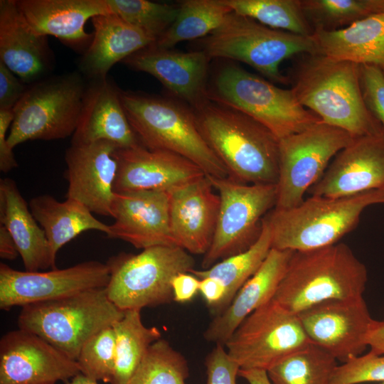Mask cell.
<instances>
[{"label":"cell","instance_id":"1","mask_svg":"<svg viewBox=\"0 0 384 384\" xmlns=\"http://www.w3.org/2000/svg\"><path fill=\"white\" fill-rule=\"evenodd\" d=\"M300 55L287 75L300 105L353 138L384 136L383 126L364 102L359 65L321 53Z\"/></svg>","mask_w":384,"mask_h":384},{"label":"cell","instance_id":"46","mask_svg":"<svg viewBox=\"0 0 384 384\" xmlns=\"http://www.w3.org/2000/svg\"><path fill=\"white\" fill-rule=\"evenodd\" d=\"M200 279L190 272L176 274L171 282L173 300L178 303L191 302L199 291Z\"/></svg>","mask_w":384,"mask_h":384},{"label":"cell","instance_id":"40","mask_svg":"<svg viewBox=\"0 0 384 384\" xmlns=\"http://www.w3.org/2000/svg\"><path fill=\"white\" fill-rule=\"evenodd\" d=\"M384 382V354L371 351L357 356L336 368L329 384H357Z\"/></svg>","mask_w":384,"mask_h":384},{"label":"cell","instance_id":"17","mask_svg":"<svg viewBox=\"0 0 384 384\" xmlns=\"http://www.w3.org/2000/svg\"><path fill=\"white\" fill-rule=\"evenodd\" d=\"M111 142H71L65 151L66 198L75 200L92 213L111 216L118 164Z\"/></svg>","mask_w":384,"mask_h":384},{"label":"cell","instance_id":"35","mask_svg":"<svg viewBox=\"0 0 384 384\" xmlns=\"http://www.w3.org/2000/svg\"><path fill=\"white\" fill-rule=\"evenodd\" d=\"M230 9L273 29L311 37L301 0H223Z\"/></svg>","mask_w":384,"mask_h":384},{"label":"cell","instance_id":"45","mask_svg":"<svg viewBox=\"0 0 384 384\" xmlns=\"http://www.w3.org/2000/svg\"><path fill=\"white\" fill-rule=\"evenodd\" d=\"M198 292L215 316L223 311L225 289L219 280L213 277L200 279Z\"/></svg>","mask_w":384,"mask_h":384},{"label":"cell","instance_id":"39","mask_svg":"<svg viewBox=\"0 0 384 384\" xmlns=\"http://www.w3.org/2000/svg\"><path fill=\"white\" fill-rule=\"evenodd\" d=\"M116 338L112 326L100 331L82 347L77 362L80 373L110 383L115 366Z\"/></svg>","mask_w":384,"mask_h":384},{"label":"cell","instance_id":"6","mask_svg":"<svg viewBox=\"0 0 384 384\" xmlns=\"http://www.w3.org/2000/svg\"><path fill=\"white\" fill-rule=\"evenodd\" d=\"M198 50L213 58L245 63L272 82L289 85L281 63L296 55L319 53L314 38L269 28L230 12L213 31L198 41Z\"/></svg>","mask_w":384,"mask_h":384},{"label":"cell","instance_id":"43","mask_svg":"<svg viewBox=\"0 0 384 384\" xmlns=\"http://www.w3.org/2000/svg\"><path fill=\"white\" fill-rule=\"evenodd\" d=\"M27 87L0 61V110H13Z\"/></svg>","mask_w":384,"mask_h":384},{"label":"cell","instance_id":"3","mask_svg":"<svg viewBox=\"0 0 384 384\" xmlns=\"http://www.w3.org/2000/svg\"><path fill=\"white\" fill-rule=\"evenodd\" d=\"M367 280L365 265L344 243L294 251L272 300L297 314L327 300L363 297Z\"/></svg>","mask_w":384,"mask_h":384},{"label":"cell","instance_id":"44","mask_svg":"<svg viewBox=\"0 0 384 384\" xmlns=\"http://www.w3.org/2000/svg\"><path fill=\"white\" fill-rule=\"evenodd\" d=\"M13 119V110H0V170L4 173L18 166L13 149L7 142V132Z\"/></svg>","mask_w":384,"mask_h":384},{"label":"cell","instance_id":"28","mask_svg":"<svg viewBox=\"0 0 384 384\" xmlns=\"http://www.w3.org/2000/svg\"><path fill=\"white\" fill-rule=\"evenodd\" d=\"M92 39L80 60L81 72L92 79L107 77L117 63L155 41L143 31L111 13L91 18Z\"/></svg>","mask_w":384,"mask_h":384},{"label":"cell","instance_id":"25","mask_svg":"<svg viewBox=\"0 0 384 384\" xmlns=\"http://www.w3.org/2000/svg\"><path fill=\"white\" fill-rule=\"evenodd\" d=\"M293 252L270 250L259 269L242 285L229 306L208 324L203 333L207 341L225 346L247 316L273 299Z\"/></svg>","mask_w":384,"mask_h":384},{"label":"cell","instance_id":"34","mask_svg":"<svg viewBox=\"0 0 384 384\" xmlns=\"http://www.w3.org/2000/svg\"><path fill=\"white\" fill-rule=\"evenodd\" d=\"M337 360L316 344L294 352L267 370L272 384H329Z\"/></svg>","mask_w":384,"mask_h":384},{"label":"cell","instance_id":"23","mask_svg":"<svg viewBox=\"0 0 384 384\" xmlns=\"http://www.w3.org/2000/svg\"><path fill=\"white\" fill-rule=\"evenodd\" d=\"M102 140L112 142L119 149L140 144L123 108L120 90L107 77L92 79L87 85L71 142Z\"/></svg>","mask_w":384,"mask_h":384},{"label":"cell","instance_id":"29","mask_svg":"<svg viewBox=\"0 0 384 384\" xmlns=\"http://www.w3.org/2000/svg\"><path fill=\"white\" fill-rule=\"evenodd\" d=\"M312 38L319 53L375 67L384 77V13L372 15L343 29L316 31Z\"/></svg>","mask_w":384,"mask_h":384},{"label":"cell","instance_id":"47","mask_svg":"<svg viewBox=\"0 0 384 384\" xmlns=\"http://www.w3.org/2000/svg\"><path fill=\"white\" fill-rule=\"evenodd\" d=\"M19 255L16 244L7 229L0 225V257L14 260Z\"/></svg>","mask_w":384,"mask_h":384},{"label":"cell","instance_id":"22","mask_svg":"<svg viewBox=\"0 0 384 384\" xmlns=\"http://www.w3.org/2000/svg\"><path fill=\"white\" fill-rule=\"evenodd\" d=\"M213 189L205 175L169 192L173 238L191 255H204L211 245L220 206Z\"/></svg>","mask_w":384,"mask_h":384},{"label":"cell","instance_id":"2","mask_svg":"<svg viewBox=\"0 0 384 384\" xmlns=\"http://www.w3.org/2000/svg\"><path fill=\"white\" fill-rule=\"evenodd\" d=\"M193 110L202 136L228 177L247 184H277L279 140L267 128L211 100Z\"/></svg>","mask_w":384,"mask_h":384},{"label":"cell","instance_id":"49","mask_svg":"<svg viewBox=\"0 0 384 384\" xmlns=\"http://www.w3.org/2000/svg\"><path fill=\"white\" fill-rule=\"evenodd\" d=\"M66 384H98L97 381L92 380L82 373H79L70 380L66 381Z\"/></svg>","mask_w":384,"mask_h":384},{"label":"cell","instance_id":"5","mask_svg":"<svg viewBox=\"0 0 384 384\" xmlns=\"http://www.w3.org/2000/svg\"><path fill=\"white\" fill-rule=\"evenodd\" d=\"M384 204V189L343 197L311 196L297 206L266 216L272 248L307 251L335 245L358 225L362 212Z\"/></svg>","mask_w":384,"mask_h":384},{"label":"cell","instance_id":"33","mask_svg":"<svg viewBox=\"0 0 384 384\" xmlns=\"http://www.w3.org/2000/svg\"><path fill=\"white\" fill-rule=\"evenodd\" d=\"M167 31L154 43L171 49L183 41L203 38L216 29L232 11L223 0H184Z\"/></svg>","mask_w":384,"mask_h":384},{"label":"cell","instance_id":"50","mask_svg":"<svg viewBox=\"0 0 384 384\" xmlns=\"http://www.w3.org/2000/svg\"><path fill=\"white\" fill-rule=\"evenodd\" d=\"M380 384H384V382H383V383H380Z\"/></svg>","mask_w":384,"mask_h":384},{"label":"cell","instance_id":"11","mask_svg":"<svg viewBox=\"0 0 384 384\" xmlns=\"http://www.w3.org/2000/svg\"><path fill=\"white\" fill-rule=\"evenodd\" d=\"M208 177L218 191L220 206L214 236L203 257V270L252 245L261 233L264 215L274 208L277 201L276 184Z\"/></svg>","mask_w":384,"mask_h":384},{"label":"cell","instance_id":"41","mask_svg":"<svg viewBox=\"0 0 384 384\" xmlns=\"http://www.w3.org/2000/svg\"><path fill=\"white\" fill-rule=\"evenodd\" d=\"M360 83L362 96L369 112L384 129V77L378 69L360 65Z\"/></svg>","mask_w":384,"mask_h":384},{"label":"cell","instance_id":"12","mask_svg":"<svg viewBox=\"0 0 384 384\" xmlns=\"http://www.w3.org/2000/svg\"><path fill=\"white\" fill-rule=\"evenodd\" d=\"M353 137L322 122L279 140L276 210L297 206L322 176L329 161Z\"/></svg>","mask_w":384,"mask_h":384},{"label":"cell","instance_id":"24","mask_svg":"<svg viewBox=\"0 0 384 384\" xmlns=\"http://www.w3.org/2000/svg\"><path fill=\"white\" fill-rule=\"evenodd\" d=\"M0 61L29 85L42 80L51 68L47 37L30 27L16 0L0 1Z\"/></svg>","mask_w":384,"mask_h":384},{"label":"cell","instance_id":"16","mask_svg":"<svg viewBox=\"0 0 384 384\" xmlns=\"http://www.w3.org/2000/svg\"><path fill=\"white\" fill-rule=\"evenodd\" d=\"M79 373L77 361L32 332L18 329L0 340V384H55Z\"/></svg>","mask_w":384,"mask_h":384},{"label":"cell","instance_id":"8","mask_svg":"<svg viewBox=\"0 0 384 384\" xmlns=\"http://www.w3.org/2000/svg\"><path fill=\"white\" fill-rule=\"evenodd\" d=\"M124 314L110 300L105 287L97 288L24 306L18 325L76 361L89 338L113 326Z\"/></svg>","mask_w":384,"mask_h":384},{"label":"cell","instance_id":"7","mask_svg":"<svg viewBox=\"0 0 384 384\" xmlns=\"http://www.w3.org/2000/svg\"><path fill=\"white\" fill-rule=\"evenodd\" d=\"M209 100L235 109L267 128L278 140L321 122L282 89L233 63L222 65L208 85Z\"/></svg>","mask_w":384,"mask_h":384},{"label":"cell","instance_id":"20","mask_svg":"<svg viewBox=\"0 0 384 384\" xmlns=\"http://www.w3.org/2000/svg\"><path fill=\"white\" fill-rule=\"evenodd\" d=\"M384 189V136L353 138L308 193L343 197Z\"/></svg>","mask_w":384,"mask_h":384},{"label":"cell","instance_id":"42","mask_svg":"<svg viewBox=\"0 0 384 384\" xmlns=\"http://www.w3.org/2000/svg\"><path fill=\"white\" fill-rule=\"evenodd\" d=\"M206 384H236L239 365L228 353L225 346L215 344L206 358Z\"/></svg>","mask_w":384,"mask_h":384},{"label":"cell","instance_id":"48","mask_svg":"<svg viewBox=\"0 0 384 384\" xmlns=\"http://www.w3.org/2000/svg\"><path fill=\"white\" fill-rule=\"evenodd\" d=\"M238 375L244 378L248 384H272L267 371L264 370L240 368Z\"/></svg>","mask_w":384,"mask_h":384},{"label":"cell","instance_id":"32","mask_svg":"<svg viewBox=\"0 0 384 384\" xmlns=\"http://www.w3.org/2000/svg\"><path fill=\"white\" fill-rule=\"evenodd\" d=\"M271 249V232L265 216L258 239L247 250L226 257L208 269H193L190 273L198 279L213 277L221 282L225 289V310L242 285L259 269Z\"/></svg>","mask_w":384,"mask_h":384},{"label":"cell","instance_id":"18","mask_svg":"<svg viewBox=\"0 0 384 384\" xmlns=\"http://www.w3.org/2000/svg\"><path fill=\"white\" fill-rule=\"evenodd\" d=\"M209 57L202 50L178 52L154 43L122 62L156 78L174 97L196 109L207 102Z\"/></svg>","mask_w":384,"mask_h":384},{"label":"cell","instance_id":"38","mask_svg":"<svg viewBox=\"0 0 384 384\" xmlns=\"http://www.w3.org/2000/svg\"><path fill=\"white\" fill-rule=\"evenodd\" d=\"M113 14L143 31L155 42L175 21L178 4L147 0H107Z\"/></svg>","mask_w":384,"mask_h":384},{"label":"cell","instance_id":"30","mask_svg":"<svg viewBox=\"0 0 384 384\" xmlns=\"http://www.w3.org/2000/svg\"><path fill=\"white\" fill-rule=\"evenodd\" d=\"M33 217L45 233L53 258L59 250L80 233L88 230L110 235V225L97 219L81 203L66 198L58 201L48 194L32 198L28 203Z\"/></svg>","mask_w":384,"mask_h":384},{"label":"cell","instance_id":"14","mask_svg":"<svg viewBox=\"0 0 384 384\" xmlns=\"http://www.w3.org/2000/svg\"><path fill=\"white\" fill-rule=\"evenodd\" d=\"M109 280L107 265L94 260L47 272L19 271L1 262L0 308L9 310L105 288Z\"/></svg>","mask_w":384,"mask_h":384},{"label":"cell","instance_id":"19","mask_svg":"<svg viewBox=\"0 0 384 384\" xmlns=\"http://www.w3.org/2000/svg\"><path fill=\"white\" fill-rule=\"evenodd\" d=\"M111 216L114 221L109 225L108 238L122 240L142 250L176 246L171 230L167 191L114 193Z\"/></svg>","mask_w":384,"mask_h":384},{"label":"cell","instance_id":"13","mask_svg":"<svg viewBox=\"0 0 384 384\" xmlns=\"http://www.w3.org/2000/svg\"><path fill=\"white\" fill-rule=\"evenodd\" d=\"M310 343L297 315L272 299L240 323L225 348L241 369L267 371Z\"/></svg>","mask_w":384,"mask_h":384},{"label":"cell","instance_id":"26","mask_svg":"<svg viewBox=\"0 0 384 384\" xmlns=\"http://www.w3.org/2000/svg\"><path fill=\"white\" fill-rule=\"evenodd\" d=\"M16 4L36 33L75 47L91 42L92 35L85 30L89 18L112 13L107 0H16Z\"/></svg>","mask_w":384,"mask_h":384},{"label":"cell","instance_id":"36","mask_svg":"<svg viewBox=\"0 0 384 384\" xmlns=\"http://www.w3.org/2000/svg\"><path fill=\"white\" fill-rule=\"evenodd\" d=\"M301 4L314 31L343 29L384 13V0H301Z\"/></svg>","mask_w":384,"mask_h":384},{"label":"cell","instance_id":"37","mask_svg":"<svg viewBox=\"0 0 384 384\" xmlns=\"http://www.w3.org/2000/svg\"><path fill=\"white\" fill-rule=\"evenodd\" d=\"M188 376L186 358L160 338L149 347L127 384H186Z\"/></svg>","mask_w":384,"mask_h":384},{"label":"cell","instance_id":"10","mask_svg":"<svg viewBox=\"0 0 384 384\" xmlns=\"http://www.w3.org/2000/svg\"><path fill=\"white\" fill-rule=\"evenodd\" d=\"M87 85L78 72L29 85L13 109L7 137L10 147L29 140H56L73 135Z\"/></svg>","mask_w":384,"mask_h":384},{"label":"cell","instance_id":"15","mask_svg":"<svg viewBox=\"0 0 384 384\" xmlns=\"http://www.w3.org/2000/svg\"><path fill=\"white\" fill-rule=\"evenodd\" d=\"M297 315L310 341L343 363L366 349L375 321L363 297L327 300Z\"/></svg>","mask_w":384,"mask_h":384},{"label":"cell","instance_id":"4","mask_svg":"<svg viewBox=\"0 0 384 384\" xmlns=\"http://www.w3.org/2000/svg\"><path fill=\"white\" fill-rule=\"evenodd\" d=\"M120 98L141 145L180 155L207 176H228L225 166L202 136L191 107L174 99L122 90Z\"/></svg>","mask_w":384,"mask_h":384},{"label":"cell","instance_id":"21","mask_svg":"<svg viewBox=\"0 0 384 384\" xmlns=\"http://www.w3.org/2000/svg\"><path fill=\"white\" fill-rule=\"evenodd\" d=\"M118 169L114 193L170 191L206 175L196 164L176 154L141 144L114 152Z\"/></svg>","mask_w":384,"mask_h":384},{"label":"cell","instance_id":"9","mask_svg":"<svg viewBox=\"0 0 384 384\" xmlns=\"http://www.w3.org/2000/svg\"><path fill=\"white\" fill-rule=\"evenodd\" d=\"M110 300L122 311L157 306L173 300L171 282L194 269L193 257L176 246H155L138 254L121 252L106 263Z\"/></svg>","mask_w":384,"mask_h":384},{"label":"cell","instance_id":"27","mask_svg":"<svg viewBox=\"0 0 384 384\" xmlns=\"http://www.w3.org/2000/svg\"><path fill=\"white\" fill-rule=\"evenodd\" d=\"M0 225L14 240L26 271L56 269L44 231L10 178L0 181Z\"/></svg>","mask_w":384,"mask_h":384},{"label":"cell","instance_id":"31","mask_svg":"<svg viewBox=\"0 0 384 384\" xmlns=\"http://www.w3.org/2000/svg\"><path fill=\"white\" fill-rule=\"evenodd\" d=\"M116 338V358L110 384H127L149 347L161 338L156 326H146L141 310L124 311L123 317L112 326Z\"/></svg>","mask_w":384,"mask_h":384}]
</instances>
